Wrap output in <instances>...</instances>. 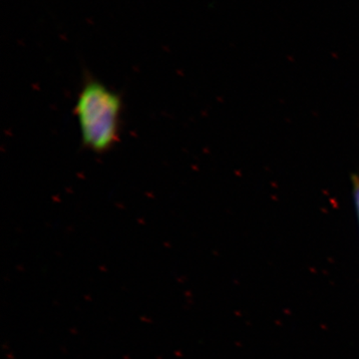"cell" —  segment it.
Returning <instances> with one entry per match:
<instances>
[{
  "instance_id": "2",
  "label": "cell",
  "mask_w": 359,
  "mask_h": 359,
  "mask_svg": "<svg viewBox=\"0 0 359 359\" xmlns=\"http://www.w3.org/2000/svg\"><path fill=\"white\" fill-rule=\"evenodd\" d=\"M353 194L354 205H355L356 214H358V218L359 222V177L356 175L353 176Z\"/></svg>"
},
{
  "instance_id": "1",
  "label": "cell",
  "mask_w": 359,
  "mask_h": 359,
  "mask_svg": "<svg viewBox=\"0 0 359 359\" xmlns=\"http://www.w3.org/2000/svg\"><path fill=\"white\" fill-rule=\"evenodd\" d=\"M123 110L121 94L86 73L73 109L82 146L98 155L110 152L120 141Z\"/></svg>"
}]
</instances>
